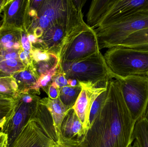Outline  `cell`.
<instances>
[{"instance_id":"obj_43","label":"cell","mask_w":148,"mask_h":147,"mask_svg":"<svg viewBox=\"0 0 148 147\" xmlns=\"http://www.w3.org/2000/svg\"><path fill=\"white\" fill-rule=\"evenodd\" d=\"M146 77H147L148 78V72H147V75H146Z\"/></svg>"},{"instance_id":"obj_14","label":"cell","mask_w":148,"mask_h":147,"mask_svg":"<svg viewBox=\"0 0 148 147\" xmlns=\"http://www.w3.org/2000/svg\"><path fill=\"white\" fill-rule=\"evenodd\" d=\"M40 104L44 105L50 113L57 137V142L61 141V127L68 109L63 104L60 98L52 99L49 97L40 99Z\"/></svg>"},{"instance_id":"obj_36","label":"cell","mask_w":148,"mask_h":147,"mask_svg":"<svg viewBox=\"0 0 148 147\" xmlns=\"http://www.w3.org/2000/svg\"><path fill=\"white\" fill-rule=\"evenodd\" d=\"M27 37L31 45L36 44L37 42L38 39L33 34H27Z\"/></svg>"},{"instance_id":"obj_28","label":"cell","mask_w":148,"mask_h":147,"mask_svg":"<svg viewBox=\"0 0 148 147\" xmlns=\"http://www.w3.org/2000/svg\"><path fill=\"white\" fill-rule=\"evenodd\" d=\"M19 58L23 63L26 66H28L33 63L31 52L24 50L22 48L19 53Z\"/></svg>"},{"instance_id":"obj_15","label":"cell","mask_w":148,"mask_h":147,"mask_svg":"<svg viewBox=\"0 0 148 147\" xmlns=\"http://www.w3.org/2000/svg\"><path fill=\"white\" fill-rule=\"evenodd\" d=\"M15 79L18 86V93H31L38 96L35 90L39 77L33 63L27 66L23 70L11 75Z\"/></svg>"},{"instance_id":"obj_33","label":"cell","mask_w":148,"mask_h":147,"mask_svg":"<svg viewBox=\"0 0 148 147\" xmlns=\"http://www.w3.org/2000/svg\"><path fill=\"white\" fill-rule=\"evenodd\" d=\"M44 33V31L42 28L38 27L36 28L34 30L33 34L37 38V39H40L41 37H42Z\"/></svg>"},{"instance_id":"obj_22","label":"cell","mask_w":148,"mask_h":147,"mask_svg":"<svg viewBox=\"0 0 148 147\" xmlns=\"http://www.w3.org/2000/svg\"><path fill=\"white\" fill-rule=\"evenodd\" d=\"M15 103L13 98L0 99V130L12 114Z\"/></svg>"},{"instance_id":"obj_24","label":"cell","mask_w":148,"mask_h":147,"mask_svg":"<svg viewBox=\"0 0 148 147\" xmlns=\"http://www.w3.org/2000/svg\"><path fill=\"white\" fill-rule=\"evenodd\" d=\"M34 68L40 77L42 74H45L59 64V59L54 54L47 60L34 62L33 61Z\"/></svg>"},{"instance_id":"obj_41","label":"cell","mask_w":148,"mask_h":147,"mask_svg":"<svg viewBox=\"0 0 148 147\" xmlns=\"http://www.w3.org/2000/svg\"><path fill=\"white\" fill-rule=\"evenodd\" d=\"M6 98H11L8 97L7 96H4V95L0 94V99Z\"/></svg>"},{"instance_id":"obj_8","label":"cell","mask_w":148,"mask_h":147,"mask_svg":"<svg viewBox=\"0 0 148 147\" xmlns=\"http://www.w3.org/2000/svg\"><path fill=\"white\" fill-rule=\"evenodd\" d=\"M13 113L1 130L8 135V147L14 140L22 129L36 115L40 98L31 93H18Z\"/></svg>"},{"instance_id":"obj_3","label":"cell","mask_w":148,"mask_h":147,"mask_svg":"<svg viewBox=\"0 0 148 147\" xmlns=\"http://www.w3.org/2000/svg\"><path fill=\"white\" fill-rule=\"evenodd\" d=\"M113 77L146 76L148 72V52L121 46L109 48L103 55Z\"/></svg>"},{"instance_id":"obj_34","label":"cell","mask_w":148,"mask_h":147,"mask_svg":"<svg viewBox=\"0 0 148 147\" xmlns=\"http://www.w3.org/2000/svg\"><path fill=\"white\" fill-rule=\"evenodd\" d=\"M74 4L75 6L76 7L77 9L82 10L83 7L85 4L86 1H84V0H80V1H76L74 0L73 1Z\"/></svg>"},{"instance_id":"obj_6","label":"cell","mask_w":148,"mask_h":147,"mask_svg":"<svg viewBox=\"0 0 148 147\" xmlns=\"http://www.w3.org/2000/svg\"><path fill=\"white\" fill-rule=\"evenodd\" d=\"M143 11H148V0H103L94 7L88 25L94 29Z\"/></svg>"},{"instance_id":"obj_18","label":"cell","mask_w":148,"mask_h":147,"mask_svg":"<svg viewBox=\"0 0 148 147\" xmlns=\"http://www.w3.org/2000/svg\"><path fill=\"white\" fill-rule=\"evenodd\" d=\"M118 46L148 52V28L136 32Z\"/></svg>"},{"instance_id":"obj_2","label":"cell","mask_w":148,"mask_h":147,"mask_svg":"<svg viewBox=\"0 0 148 147\" xmlns=\"http://www.w3.org/2000/svg\"><path fill=\"white\" fill-rule=\"evenodd\" d=\"M57 139L49 111L39 103L37 113L8 147H56Z\"/></svg>"},{"instance_id":"obj_5","label":"cell","mask_w":148,"mask_h":147,"mask_svg":"<svg viewBox=\"0 0 148 147\" xmlns=\"http://www.w3.org/2000/svg\"><path fill=\"white\" fill-rule=\"evenodd\" d=\"M60 67L67 80L75 79L79 82L99 85L109 83L114 78L100 51Z\"/></svg>"},{"instance_id":"obj_26","label":"cell","mask_w":148,"mask_h":147,"mask_svg":"<svg viewBox=\"0 0 148 147\" xmlns=\"http://www.w3.org/2000/svg\"><path fill=\"white\" fill-rule=\"evenodd\" d=\"M31 54L33 61L36 62L48 60L53 55V54L48 53L45 50L35 48H32Z\"/></svg>"},{"instance_id":"obj_23","label":"cell","mask_w":148,"mask_h":147,"mask_svg":"<svg viewBox=\"0 0 148 147\" xmlns=\"http://www.w3.org/2000/svg\"><path fill=\"white\" fill-rule=\"evenodd\" d=\"M60 65L53 68L47 73L40 76L35 87V90L38 95H40V89H42L47 94L48 92L49 88L53 82L54 76L59 71Z\"/></svg>"},{"instance_id":"obj_44","label":"cell","mask_w":148,"mask_h":147,"mask_svg":"<svg viewBox=\"0 0 148 147\" xmlns=\"http://www.w3.org/2000/svg\"><path fill=\"white\" fill-rule=\"evenodd\" d=\"M56 147H57V146H56Z\"/></svg>"},{"instance_id":"obj_20","label":"cell","mask_w":148,"mask_h":147,"mask_svg":"<svg viewBox=\"0 0 148 147\" xmlns=\"http://www.w3.org/2000/svg\"><path fill=\"white\" fill-rule=\"evenodd\" d=\"M134 140L140 147H148V122L144 117L136 123L132 135V141Z\"/></svg>"},{"instance_id":"obj_16","label":"cell","mask_w":148,"mask_h":147,"mask_svg":"<svg viewBox=\"0 0 148 147\" xmlns=\"http://www.w3.org/2000/svg\"><path fill=\"white\" fill-rule=\"evenodd\" d=\"M21 49L10 48L0 50V71L7 75H12L25 69L27 66L19 58Z\"/></svg>"},{"instance_id":"obj_29","label":"cell","mask_w":148,"mask_h":147,"mask_svg":"<svg viewBox=\"0 0 148 147\" xmlns=\"http://www.w3.org/2000/svg\"><path fill=\"white\" fill-rule=\"evenodd\" d=\"M21 44L23 49L32 51V45L28 39L27 33L25 31H22V32Z\"/></svg>"},{"instance_id":"obj_32","label":"cell","mask_w":148,"mask_h":147,"mask_svg":"<svg viewBox=\"0 0 148 147\" xmlns=\"http://www.w3.org/2000/svg\"><path fill=\"white\" fill-rule=\"evenodd\" d=\"M57 147H76V141H61L57 142Z\"/></svg>"},{"instance_id":"obj_10","label":"cell","mask_w":148,"mask_h":147,"mask_svg":"<svg viewBox=\"0 0 148 147\" xmlns=\"http://www.w3.org/2000/svg\"><path fill=\"white\" fill-rule=\"evenodd\" d=\"M109 83L95 85L79 82L82 90L73 108L82 123L85 133L90 126V114L93 102L101 93L108 89Z\"/></svg>"},{"instance_id":"obj_12","label":"cell","mask_w":148,"mask_h":147,"mask_svg":"<svg viewBox=\"0 0 148 147\" xmlns=\"http://www.w3.org/2000/svg\"><path fill=\"white\" fill-rule=\"evenodd\" d=\"M30 0H8L3 7L1 27H12L27 32L29 24Z\"/></svg>"},{"instance_id":"obj_1","label":"cell","mask_w":148,"mask_h":147,"mask_svg":"<svg viewBox=\"0 0 148 147\" xmlns=\"http://www.w3.org/2000/svg\"><path fill=\"white\" fill-rule=\"evenodd\" d=\"M136 122L125 104L118 81L110 80L106 100L76 147H129Z\"/></svg>"},{"instance_id":"obj_11","label":"cell","mask_w":148,"mask_h":147,"mask_svg":"<svg viewBox=\"0 0 148 147\" xmlns=\"http://www.w3.org/2000/svg\"><path fill=\"white\" fill-rule=\"evenodd\" d=\"M84 23L83 20L69 25L56 23L44 32L42 37L38 39L36 43L42 50L54 54L58 58L62 44L67 36Z\"/></svg>"},{"instance_id":"obj_30","label":"cell","mask_w":148,"mask_h":147,"mask_svg":"<svg viewBox=\"0 0 148 147\" xmlns=\"http://www.w3.org/2000/svg\"><path fill=\"white\" fill-rule=\"evenodd\" d=\"M60 89L59 88L51 84L49 88L47 94L48 97L52 99H56L59 98Z\"/></svg>"},{"instance_id":"obj_42","label":"cell","mask_w":148,"mask_h":147,"mask_svg":"<svg viewBox=\"0 0 148 147\" xmlns=\"http://www.w3.org/2000/svg\"><path fill=\"white\" fill-rule=\"evenodd\" d=\"M3 23V21L2 20L0 21V28H1L2 26Z\"/></svg>"},{"instance_id":"obj_35","label":"cell","mask_w":148,"mask_h":147,"mask_svg":"<svg viewBox=\"0 0 148 147\" xmlns=\"http://www.w3.org/2000/svg\"><path fill=\"white\" fill-rule=\"evenodd\" d=\"M68 85L71 87H76L80 85L79 81L75 79H68Z\"/></svg>"},{"instance_id":"obj_4","label":"cell","mask_w":148,"mask_h":147,"mask_svg":"<svg viewBox=\"0 0 148 147\" xmlns=\"http://www.w3.org/2000/svg\"><path fill=\"white\" fill-rule=\"evenodd\" d=\"M147 28L148 11H143L94 30L100 50L119 45L131 35Z\"/></svg>"},{"instance_id":"obj_25","label":"cell","mask_w":148,"mask_h":147,"mask_svg":"<svg viewBox=\"0 0 148 147\" xmlns=\"http://www.w3.org/2000/svg\"><path fill=\"white\" fill-rule=\"evenodd\" d=\"M108 89L105 91L101 93L95 100L92 104L90 110V114L89 122L90 124L92 123L95 118L97 113L99 111L100 108L106 100L108 95Z\"/></svg>"},{"instance_id":"obj_19","label":"cell","mask_w":148,"mask_h":147,"mask_svg":"<svg viewBox=\"0 0 148 147\" xmlns=\"http://www.w3.org/2000/svg\"><path fill=\"white\" fill-rule=\"evenodd\" d=\"M82 90L81 85L71 87L67 85L60 89L59 98L68 109L73 107Z\"/></svg>"},{"instance_id":"obj_13","label":"cell","mask_w":148,"mask_h":147,"mask_svg":"<svg viewBox=\"0 0 148 147\" xmlns=\"http://www.w3.org/2000/svg\"><path fill=\"white\" fill-rule=\"evenodd\" d=\"M61 132L63 141H80L85 135L82 123L73 108L67 111L62 123Z\"/></svg>"},{"instance_id":"obj_21","label":"cell","mask_w":148,"mask_h":147,"mask_svg":"<svg viewBox=\"0 0 148 147\" xmlns=\"http://www.w3.org/2000/svg\"><path fill=\"white\" fill-rule=\"evenodd\" d=\"M0 94L14 99L18 94V86L11 75L0 78Z\"/></svg>"},{"instance_id":"obj_27","label":"cell","mask_w":148,"mask_h":147,"mask_svg":"<svg viewBox=\"0 0 148 147\" xmlns=\"http://www.w3.org/2000/svg\"><path fill=\"white\" fill-rule=\"evenodd\" d=\"M51 85H54L60 89L68 85V80L66 78L64 73L61 71L60 67L59 71L53 77V82Z\"/></svg>"},{"instance_id":"obj_37","label":"cell","mask_w":148,"mask_h":147,"mask_svg":"<svg viewBox=\"0 0 148 147\" xmlns=\"http://www.w3.org/2000/svg\"><path fill=\"white\" fill-rule=\"evenodd\" d=\"M8 1V0H0V14L3 11V7Z\"/></svg>"},{"instance_id":"obj_7","label":"cell","mask_w":148,"mask_h":147,"mask_svg":"<svg viewBox=\"0 0 148 147\" xmlns=\"http://www.w3.org/2000/svg\"><path fill=\"white\" fill-rule=\"evenodd\" d=\"M120 85L125 104L132 119L138 121L148 107V78L146 76L115 77Z\"/></svg>"},{"instance_id":"obj_40","label":"cell","mask_w":148,"mask_h":147,"mask_svg":"<svg viewBox=\"0 0 148 147\" xmlns=\"http://www.w3.org/2000/svg\"><path fill=\"white\" fill-rule=\"evenodd\" d=\"M10 76V75H7L3 72H1L0 71V78L3 77H6V76Z\"/></svg>"},{"instance_id":"obj_39","label":"cell","mask_w":148,"mask_h":147,"mask_svg":"<svg viewBox=\"0 0 148 147\" xmlns=\"http://www.w3.org/2000/svg\"><path fill=\"white\" fill-rule=\"evenodd\" d=\"M148 122V107L143 117Z\"/></svg>"},{"instance_id":"obj_38","label":"cell","mask_w":148,"mask_h":147,"mask_svg":"<svg viewBox=\"0 0 148 147\" xmlns=\"http://www.w3.org/2000/svg\"><path fill=\"white\" fill-rule=\"evenodd\" d=\"M129 147H140V146H139V145H138L137 142H136V141L135 140L134 142V144H133V145L131 144V145Z\"/></svg>"},{"instance_id":"obj_9","label":"cell","mask_w":148,"mask_h":147,"mask_svg":"<svg viewBox=\"0 0 148 147\" xmlns=\"http://www.w3.org/2000/svg\"><path fill=\"white\" fill-rule=\"evenodd\" d=\"M99 51L96 35L89 27L75 35L62 49L58 58L60 66L82 59Z\"/></svg>"},{"instance_id":"obj_31","label":"cell","mask_w":148,"mask_h":147,"mask_svg":"<svg viewBox=\"0 0 148 147\" xmlns=\"http://www.w3.org/2000/svg\"><path fill=\"white\" fill-rule=\"evenodd\" d=\"M8 135L0 130V147H8Z\"/></svg>"},{"instance_id":"obj_17","label":"cell","mask_w":148,"mask_h":147,"mask_svg":"<svg viewBox=\"0 0 148 147\" xmlns=\"http://www.w3.org/2000/svg\"><path fill=\"white\" fill-rule=\"evenodd\" d=\"M23 31L12 27H1L0 28V50L14 48L22 49L21 44Z\"/></svg>"}]
</instances>
